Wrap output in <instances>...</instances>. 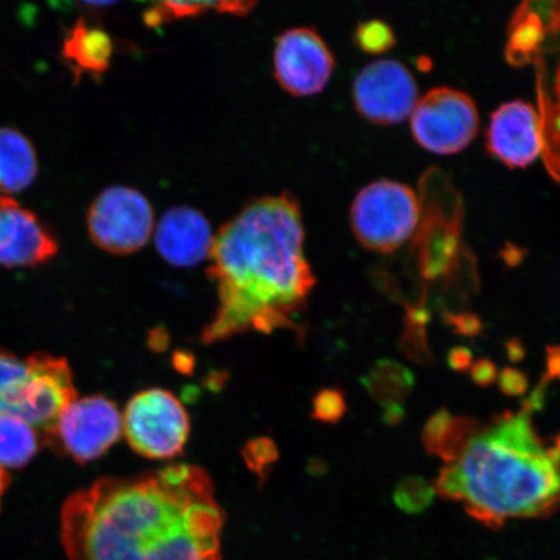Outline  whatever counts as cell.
<instances>
[{
  "mask_svg": "<svg viewBox=\"0 0 560 560\" xmlns=\"http://www.w3.org/2000/svg\"><path fill=\"white\" fill-rule=\"evenodd\" d=\"M69 560H222L225 514L200 467L103 478L61 510Z\"/></svg>",
  "mask_w": 560,
  "mask_h": 560,
  "instance_id": "6da1fadb",
  "label": "cell"
},
{
  "mask_svg": "<svg viewBox=\"0 0 560 560\" xmlns=\"http://www.w3.org/2000/svg\"><path fill=\"white\" fill-rule=\"evenodd\" d=\"M304 241L300 205L289 192L250 201L219 231L209 276L220 305L202 332L207 345L298 326L315 284Z\"/></svg>",
  "mask_w": 560,
  "mask_h": 560,
  "instance_id": "7a4b0ae2",
  "label": "cell"
},
{
  "mask_svg": "<svg viewBox=\"0 0 560 560\" xmlns=\"http://www.w3.org/2000/svg\"><path fill=\"white\" fill-rule=\"evenodd\" d=\"M433 489L490 529L550 516L560 509V451L544 445L529 412L505 415L481 427Z\"/></svg>",
  "mask_w": 560,
  "mask_h": 560,
  "instance_id": "3957f363",
  "label": "cell"
},
{
  "mask_svg": "<svg viewBox=\"0 0 560 560\" xmlns=\"http://www.w3.org/2000/svg\"><path fill=\"white\" fill-rule=\"evenodd\" d=\"M418 196L397 180L381 179L357 194L350 222L363 247L389 254L408 242L419 225Z\"/></svg>",
  "mask_w": 560,
  "mask_h": 560,
  "instance_id": "277c9868",
  "label": "cell"
},
{
  "mask_svg": "<svg viewBox=\"0 0 560 560\" xmlns=\"http://www.w3.org/2000/svg\"><path fill=\"white\" fill-rule=\"evenodd\" d=\"M122 425L132 450L151 459L178 457L190 435L184 405L172 392L161 388L145 389L132 397Z\"/></svg>",
  "mask_w": 560,
  "mask_h": 560,
  "instance_id": "5b68a950",
  "label": "cell"
},
{
  "mask_svg": "<svg viewBox=\"0 0 560 560\" xmlns=\"http://www.w3.org/2000/svg\"><path fill=\"white\" fill-rule=\"evenodd\" d=\"M155 214L136 188L114 186L96 196L88 212L91 241L108 254H136L151 240Z\"/></svg>",
  "mask_w": 560,
  "mask_h": 560,
  "instance_id": "8992f818",
  "label": "cell"
},
{
  "mask_svg": "<svg viewBox=\"0 0 560 560\" xmlns=\"http://www.w3.org/2000/svg\"><path fill=\"white\" fill-rule=\"evenodd\" d=\"M410 124L412 136L423 149L453 155L472 142L479 128V114L464 91L436 88L418 100Z\"/></svg>",
  "mask_w": 560,
  "mask_h": 560,
  "instance_id": "52a82bcc",
  "label": "cell"
},
{
  "mask_svg": "<svg viewBox=\"0 0 560 560\" xmlns=\"http://www.w3.org/2000/svg\"><path fill=\"white\" fill-rule=\"evenodd\" d=\"M353 100L357 110L371 122H401L418 102L417 82L400 61L376 60L357 74Z\"/></svg>",
  "mask_w": 560,
  "mask_h": 560,
  "instance_id": "ba28073f",
  "label": "cell"
},
{
  "mask_svg": "<svg viewBox=\"0 0 560 560\" xmlns=\"http://www.w3.org/2000/svg\"><path fill=\"white\" fill-rule=\"evenodd\" d=\"M334 55L312 27H293L280 34L275 48V75L284 91L295 96L320 93L330 81Z\"/></svg>",
  "mask_w": 560,
  "mask_h": 560,
  "instance_id": "9c48e42d",
  "label": "cell"
},
{
  "mask_svg": "<svg viewBox=\"0 0 560 560\" xmlns=\"http://www.w3.org/2000/svg\"><path fill=\"white\" fill-rule=\"evenodd\" d=\"M32 357L27 381L15 417L45 440L54 439L60 417L77 400L73 373L65 359L46 353Z\"/></svg>",
  "mask_w": 560,
  "mask_h": 560,
  "instance_id": "30bf717a",
  "label": "cell"
},
{
  "mask_svg": "<svg viewBox=\"0 0 560 560\" xmlns=\"http://www.w3.org/2000/svg\"><path fill=\"white\" fill-rule=\"evenodd\" d=\"M122 430L117 406L103 396H89L62 412L54 439L79 464H88L114 446Z\"/></svg>",
  "mask_w": 560,
  "mask_h": 560,
  "instance_id": "8fae6325",
  "label": "cell"
},
{
  "mask_svg": "<svg viewBox=\"0 0 560 560\" xmlns=\"http://www.w3.org/2000/svg\"><path fill=\"white\" fill-rule=\"evenodd\" d=\"M59 252L51 230L31 209L11 196L0 195V265L33 268L50 261Z\"/></svg>",
  "mask_w": 560,
  "mask_h": 560,
  "instance_id": "7c38bea8",
  "label": "cell"
},
{
  "mask_svg": "<svg viewBox=\"0 0 560 560\" xmlns=\"http://www.w3.org/2000/svg\"><path fill=\"white\" fill-rule=\"evenodd\" d=\"M488 150L511 167L527 166L544 147L541 118L534 105L522 101L502 104L490 118Z\"/></svg>",
  "mask_w": 560,
  "mask_h": 560,
  "instance_id": "4fadbf2b",
  "label": "cell"
},
{
  "mask_svg": "<svg viewBox=\"0 0 560 560\" xmlns=\"http://www.w3.org/2000/svg\"><path fill=\"white\" fill-rule=\"evenodd\" d=\"M214 236L207 217L190 207H174L161 217L155 244L161 257L178 268H191L206 260Z\"/></svg>",
  "mask_w": 560,
  "mask_h": 560,
  "instance_id": "5bb4252c",
  "label": "cell"
},
{
  "mask_svg": "<svg viewBox=\"0 0 560 560\" xmlns=\"http://www.w3.org/2000/svg\"><path fill=\"white\" fill-rule=\"evenodd\" d=\"M114 51L110 35L83 16L69 27L62 39V59L77 77L89 74L100 79L107 73Z\"/></svg>",
  "mask_w": 560,
  "mask_h": 560,
  "instance_id": "9a60e30c",
  "label": "cell"
},
{
  "mask_svg": "<svg viewBox=\"0 0 560 560\" xmlns=\"http://www.w3.org/2000/svg\"><path fill=\"white\" fill-rule=\"evenodd\" d=\"M37 151L23 132L0 128V195L19 194L38 177Z\"/></svg>",
  "mask_w": 560,
  "mask_h": 560,
  "instance_id": "2e32d148",
  "label": "cell"
},
{
  "mask_svg": "<svg viewBox=\"0 0 560 560\" xmlns=\"http://www.w3.org/2000/svg\"><path fill=\"white\" fill-rule=\"evenodd\" d=\"M480 429L474 418L453 416L450 410L440 409L424 424L423 444L427 452L452 464Z\"/></svg>",
  "mask_w": 560,
  "mask_h": 560,
  "instance_id": "e0dca14e",
  "label": "cell"
},
{
  "mask_svg": "<svg viewBox=\"0 0 560 560\" xmlns=\"http://www.w3.org/2000/svg\"><path fill=\"white\" fill-rule=\"evenodd\" d=\"M362 383L374 400L385 408L404 404L415 388L416 376L400 362L382 360L375 363Z\"/></svg>",
  "mask_w": 560,
  "mask_h": 560,
  "instance_id": "ac0fdd59",
  "label": "cell"
},
{
  "mask_svg": "<svg viewBox=\"0 0 560 560\" xmlns=\"http://www.w3.org/2000/svg\"><path fill=\"white\" fill-rule=\"evenodd\" d=\"M42 436L18 417L0 416V468H19L38 453Z\"/></svg>",
  "mask_w": 560,
  "mask_h": 560,
  "instance_id": "d6986e66",
  "label": "cell"
},
{
  "mask_svg": "<svg viewBox=\"0 0 560 560\" xmlns=\"http://www.w3.org/2000/svg\"><path fill=\"white\" fill-rule=\"evenodd\" d=\"M32 368L31 355L21 360L18 355L0 349V416L15 417Z\"/></svg>",
  "mask_w": 560,
  "mask_h": 560,
  "instance_id": "ffe728a7",
  "label": "cell"
},
{
  "mask_svg": "<svg viewBox=\"0 0 560 560\" xmlns=\"http://www.w3.org/2000/svg\"><path fill=\"white\" fill-rule=\"evenodd\" d=\"M430 314L420 307H411L406 313L405 331L401 339V349L410 360L419 363L431 361V350L427 341V324Z\"/></svg>",
  "mask_w": 560,
  "mask_h": 560,
  "instance_id": "44dd1931",
  "label": "cell"
},
{
  "mask_svg": "<svg viewBox=\"0 0 560 560\" xmlns=\"http://www.w3.org/2000/svg\"><path fill=\"white\" fill-rule=\"evenodd\" d=\"M435 495V489L423 478L409 476L396 486L394 501L405 514L416 515L429 509Z\"/></svg>",
  "mask_w": 560,
  "mask_h": 560,
  "instance_id": "7402d4cb",
  "label": "cell"
},
{
  "mask_svg": "<svg viewBox=\"0 0 560 560\" xmlns=\"http://www.w3.org/2000/svg\"><path fill=\"white\" fill-rule=\"evenodd\" d=\"M213 10V2H160L153 4L144 12V23L151 27H159L172 20L196 18Z\"/></svg>",
  "mask_w": 560,
  "mask_h": 560,
  "instance_id": "603a6c76",
  "label": "cell"
},
{
  "mask_svg": "<svg viewBox=\"0 0 560 560\" xmlns=\"http://www.w3.org/2000/svg\"><path fill=\"white\" fill-rule=\"evenodd\" d=\"M354 40L361 50L380 54L389 50L396 38L394 31L384 21L370 20L357 26Z\"/></svg>",
  "mask_w": 560,
  "mask_h": 560,
  "instance_id": "cb8c5ba5",
  "label": "cell"
},
{
  "mask_svg": "<svg viewBox=\"0 0 560 560\" xmlns=\"http://www.w3.org/2000/svg\"><path fill=\"white\" fill-rule=\"evenodd\" d=\"M346 408L345 395L338 389H327L315 401V416L326 422H336L345 415Z\"/></svg>",
  "mask_w": 560,
  "mask_h": 560,
  "instance_id": "d4e9b609",
  "label": "cell"
},
{
  "mask_svg": "<svg viewBox=\"0 0 560 560\" xmlns=\"http://www.w3.org/2000/svg\"><path fill=\"white\" fill-rule=\"evenodd\" d=\"M499 387L503 395L508 397H521L527 394L529 387L528 376L522 370L506 368L499 373Z\"/></svg>",
  "mask_w": 560,
  "mask_h": 560,
  "instance_id": "484cf974",
  "label": "cell"
},
{
  "mask_svg": "<svg viewBox=\"0 0 560 560\" xmlns=\"http://www.w3.org/2000/svg\"><path fill=\"white\" fill-rule=\"evenodd\" d=\"M446 322L454 327V331L464 336H476L481 331V320L471 313H447Z\"/></svg>",
  "mask_w": 560,
  "mask_h": 560,
  "instance_id": "4316f807",
  "label": "cell"
},
{
  "mask_svg": "<svg viewBox=\"0 0 560 560\" xmlns=\"http://www.w3.org/2000/svg\"><path fill=\"white\" fill-rule=\"evenodd\" d=\"M472 381L479 387H490L499 380V369L488 359H481L472 363L470 368Z\"/></svg>",
  "mask_w": 560,
  "mask_h": 560,
  "instance_id": "83f0119b",
  "label": "cell"
},
{
  "mask_svg": "<svg viewBox=\"0 0 560 560\" xmlns=\"http://www.w3.org/2000/svg\"><path fill=\"white\" fill-rule=\"evenodd\" d=\"M447 365L458 373H465L472 365V352L466 347L453 348L447 354Z\"/></svg>",
  "mask_w": 560,
  "mask_h": 560,
  "instance_id": "f1b7e54d",
  "label": "cell"
},
{
  "mask_svg": "<svg viewBox=\"0 0 560 560\" xmlns=\"http://www.w3.org/2000/svg\"><path fill=\"white\" fill-rule=\"evenodd\" d=\"M548 384L549 382L544 377L542 382L538 384L534 390H532V394L528 396L527 400L523 402L522 410L529 412V415H534V411L541 410L545 405L546 387H548Z\"/></svg>",
  "mask_w": 560,
  "mask_h": 560,
  "instance_id": "f546056e",
  "label": "cell"
},
{
  "mask_svg": "<svg viewBox=\"0 0 560 560\" xmlns=\"http://www.w3.org/2000/svg\"><path fill=\"white\" fill-rule=\"evenodd\" d=\"M545 380L560 381V346H550L546 348V374Z\"/></svg>",
  "mask_w": 560,
  "mask_h": 560,
  "instance_id": "4dcf8cb0",
  "label": "cell"
},
{
  "mask_svg": "<svg viewBox=\"0 0 560 560\" xmlns=\"http://www.w3.org/2000/svg\"><path fill=\"white\" fill-rule=\"evenodd\" d=\"M256 2H213V11L220 13H230L234 16H245L254 10Z\"/></svg>",
  "mask_w": 560,
  "mask_h": 560,
  "instance_id": "1f68e13d",
  "label": "cell"
},
{
  "mask_svg": "<svg viewBox=\"0 0 560 560\" xmlns=\"http://www.w3.org/2000/svg\"><path fill=\"white\" fill-rule=\"evenodd\" d=\"M116 3L112 2H81L79 3L83 18L93 19L101 18L105 12H108L110 7H115Z\"/></svg>",
  "mask_w": 560,
  "mask_h": 560,
  "instance_id": "d6a6232c",
  "label": "cell"
},
{
  "mask_svg": "<svg viewBox=\"0 0 560 560\" xmlns=\"http://www.w3.org/2000/svg\"><path fill=\"white\" fill-rule=\"evenodd\" d=\"M405 418V409L402 405L385 406L383 412V420L385 424L398 425L402 423Z\"/></svg>",
  "mask_w": 560,
  "mask_h": 560,
  "instance_id": "836d02e7",
  "label": "cell"
},
{
  "mask_svg": "<svg viewBox=\"0 0 560 560\" xmlns=\"http://www.w3.org/2000/svg\"><path fill=\"white\" fill-rule=\"evenodd\" d=\"M506 349L511 362H520L524 359L525 349L520 339L510 340L506 345Z\"/></svg>",
  "mask_w": 560,
  "mask_h": 560,
  "instance_id": "e575fe53",
  "label": "cell"
},
{
  "mask_svg": "<svg viewBox=\"0 0 560 560\" xmlns=\"http://www.w3.org/2000/svg\"><path fill=\"white\" fill-rule=\"evenodd\" d=\"M9 486L10 476L3 470V468H0V503H2L3 494Z\"/></svg>",
  "mask_w": 560,
  "mask_h": 560,
  "instance_id": "d590c367",
  "label": "cell"
},
{
  "mask_svg": "<svg viewBox=\"0 0 560 560\" xmlns=\"http://www.w3.org/2000/svg\"><path fill=\"white\" fill-rule=\"evenodd\" d=\"M555 446H557V447H558V450L560 451V435H559V438L557 439V441H556V445H555Z\"/></svg>",
  "mask_w": 560,
  "mask_h": 560,
  "instance_id": "8d00e7d4",
  "label": "cell"
}]
</instances>
